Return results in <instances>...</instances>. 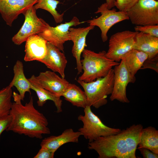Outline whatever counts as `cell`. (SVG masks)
Listing matches in <instances>:
<instances>
[{
    "label": "cell",
    "mask_w": 158,
    "mask_h": 158,
    "mask_svg": "<svg viewBox=\"0 0 158 158\" xmlns=\"http://www.w3.org/2000/svg\"><path fill=\"white\" fill-rule=\"evenodd\" d=\"M12 97L14 102L9 114L11 120L6 131L40 139L42 138L43 134L50 133L48 120L35 107L32 97L25 105L22 104L19 94L13 92Z\"/></svg>",
    "instance_id": "6da1fadb"
},
{
    "label": "cell",
    "mask_w": 158,
    "mask_h": 158,
    "mask_svg": "<svg viewBox=\"0 0 158 158\" xmlns=\"http://www.w3.org/2000/svg\"><path fill=\"white\" fill-rule=\"evenodd\" d=\"M106 53L104 51L96 53L85 49L81 61L83 72L77 80L86 83L93 81L105 76L113 67L119 64L107 58Z\"/></svg>",
    "instance_id": "7a4b0ae2"
},
{
    "label": "cell",
    "mask_w": 158,
    "mask_h": 158,
    "mask_svg": "<svg viewBox=\"0 0 158 158\" xmlns=\"http://www.w3.org/2000/svg\"><path fill=\"white\" fill-rule=\"evenodd\" d=\"M126 132V129L117 134L99 138L89 142L88 148L95 151L99 158H129Z\"/></svg>",
    "instance_id": "3957f363"
},
{
    "label": "cell",
    "mask_w": 158,
    "mask_h": 158,
    "mask_svg": "<svg viewBox=\"0 0 158 158\" xmlns=\"http://www.w3.org/2000/svg\"><path fill=\"white\" fill-rule=\"evenodd\" d=\"M114 69H111L105 76L89 82L77 80L84 89L88 105L96 109L106 105L108 95L111 94L114 82Z\"/></svg>",
    "instance_id": "277c9868"
},
{
    "label": "cell",
    "mask_w": 158,
    "mask_h": 158,
    "mask_svg": "<svg viewBox=\"0 0 158 158\" xmlns=\"http://www.w3.org/2000/svg\"><path fill=\"white\" fill-rule=\"evenodd\" d=\"M84 115H80L78 119L83 123V127L80 128L81 135L92 142L99 138L116 134L121 130L110 127L105 125L99 118L92 111L91 106L87 105L84 109Z\"/></svg>",
    "instance_id": "5b68a950"
},
{
    "label": "cell",
    "mask_w": 158,
    "mask_h": 158,
    "mask_svg": "<svg viewBox=\"0 0 158 158\" xmlns=\"http://www.w3.org/2000/svg\"><path fill=\"white\" fill-rule=\"evenodd\" d=\"M127 13L129 20L136 25H158V1L138 0Z\"/></svg>",
    "instance_id": "8992f818"
},
{
    "label": "cell",
    "mask_w": 158,
    "mask_h": 158,
    "mask_svg": "<svg viewBox=\"0 0 158 158\" xmlns=\"http://www.w3.org/2000/svg\"><path fill=\"white\" fill-rule=\"evenodd\" d=\"M138 32L126 30L112 35L109 40L106 56L116 62L120 61L127 53L133 49Z\"/></svg>",
    "instance_id": "52a82bcc"
},
{
    "label": "cell",
    "mask_w": 158,
    "mask_h": 158,
    "mask_svg": "<svg viewBox=\"0 0 158 158\" xmlns=\"http://www.w3.org/2000/svg\"><path fill=\"white\" fill-rule=\"evenodd\" d=\"M100 13L101 15L97 18L87 21L89 25L97 26L100 29L101 37L103 42L108 39L107 33L109 30L115 24L121 21L129 20L126 12L118 11L116 9H109L106 3L98 8L95 13Z\"/></svg>",
    "instance_id": "ba28073f"
},
{
    "label": "cell",
    "mask_w": 158,
    "mask_h": 158,
    "mask_svg": "<svg viewBox=\"0 0 158 158\" xmlns=\"http://www.w3.org/2000/svg\"><path fill=\"white\" fill-rule=\"evenodd\" d=\"M36 11L33 6L23 13L25 18L24 23L12 39L15 44L20 45L26 42L30 37L41 33L47 27L48 23L42 19L38 17Z\"/></svg>",
    "instance_id": "9c48e42d"
},
{
    "label": "cell",
    "mask_w": 158,
    "mask_h": 158,
    "mask_svg": "<svg viewBox=\"0 0 158 158\" xmlns=\"http://www.w3.org/2000/svg\"><path fill=\"white\" fill-rule=\"evenodd\" d=\"M113 89L110 99L111 101L117 100L123 103H129L126 90L129 83H133L135 79L133 78L125 65L123 58L119 64L114 66Z\"/></svg>",
    "instance_id": "30bf717a"
},
{
    "label": "cell",
    "mask_w": 158,
    "mask_h": 158,
    "mask_svg": "<svg viewBox=\"0 0 158 158\" xmlns=\"http://www.w3.org/2000/svg\"><path fill=\"white\" fill-rule=\"evenodd\" d=\"M85 22H80L77 17L74 16L70 21L61 24L55 27H51L48 24L45 30L38 35L63 52L64 43L70 40V28Z\"/></svg>",
    "instance_id": "8fae6325"
},
{
    "label": "cell",
    "mask_w": 158,
    "mask_h": 158,
    "mask_svg": "<svg viewBox=\"0 0 158 158\" xmlns=\"http://www.w3.org/2000/svg\"><path fill=\"white\" fill-rule=\"evenodd\" d=\"M39 0H0V13L6 24L11 27L19 15Z\"/></svg>",
    "instance_id": "7c38bea8"
},
{
    "label": "cell",
    "mask_w": 158,
    "mask_h": 158,
    "mask_svg": "<svg viewBox=\"0 0 158 158\" xmlns=\"http://www.w3.org/2000/svg\"><path fill=\"white\" fill-rule=\"evenodd\" d=\"M35 77L40 86L60 97L62 96L69 84L65 78L60 77L53 71L41 72Z\"/></svg>",
    "instance_id": "4fadbf2b"
},
{
    "label": "cell",
    "mask_w": 158,
    "mask_h": 158,
    "mask_svg": "<svg viewBox=\"0 0 158 158\" xmlns=\"http://www.w3.org/2000/svg\"><path fill=\"white\" fill-rule=\"evenodd\" d=\"M95 26L92 25L83 28H75L71 27L69 29L70 40L73 42L72 53L75 58L76 68L79 74L83 71L81 63V55L85 47L86 37L89 32L94 29Z\"/></svg>",
    "instance_id": "5bb4252c"
},
{
    "label": "cell",
    "mask_w": 158,
    "mask_h": 158,
    "mask_svg": "<svg viewBox=\"0 0 158 158\" xmlns=\"http://www.w3.org/2000/svg\"><path fill=\"white\" fill-rule=\"evenodd\" d=\"M47 52L40 62L54 72L58 73L63 78H65V70L67 60L64 54L57 47L47 42Z\"/></svg>",
    "instance_id": "9a60e30c"
},
{
    "label": "cell",
    "mask_w": 158,
    "mask_h": 158,
    "mask_svg": "<svg viewBox=\"0 0 158 158\" xmlns=\"http://www.w3.org/2000/svg\"><path fill=\"white\" fill-rule=\"evenodd\" d=\"M47 41L38 34L32 35L26 41L24 60L26 62L39 61L45 56L47 52Z\"/></svg>",
    "instance_id": "2e32d148"
},
{
    "label": "cell",
    "mask_w": 158,
    "mask_h": 158,
    "mask_svg": "<svg viewBox=\"0 0 158 158\" xmlns=\"http://www.w3.org/2000/svg\"><path fill=\"white\" fill-rule=\"evenodd\" d=\"M133 49L146 54L147 59H158V37L138 32Z\"/></svg>",
    "instance_id": "e0dca14e"
},
{
    "label": "cell",
    "mask_w": 158,
    "mask_h": 158,
    "mask_svg": "<svg viewBox=\"0 0 158 158\" xmlns=\"http://www.w3.org/2000/svg\"><path fill=\"white\" fill-rule=\"evenodd\" d=\"M81 135L80 132L74 131L72 128L65 130L60 135H52L43 139L41 147H44L56 152L61 146L69 142L78 143Z\"/></svg>",
    "instance_id": "ac0fdd59"
},
{
    "label": "cell",
    "mask_w": 158,
    "mask_h": 158,
    "mask_svg": "<svg viewBox=\"0 0 158 158\" xmlns=\"http://www.w3.org/2000/svg\"><path fill=\"white\" fill-rule=\"evenodd\" d=\"M35 77V75H33L28 79L30 84L31 89L35 91L37 95L38 99L37 102L38 106L42 107L47 101L50 100L54 102L56 108V112H61L62 101L61 99V97L40 86L36 81Z\"/></svg>",
    "instance_id": "d6986e66"
},
{
    "label": "cell",
    "mask_w": 158,
    "mask_h": 158,
    "mask_svg": "<svg viewBox=\"0 0 158 158\" xmlns=\"http://www.w3.org/2000/svg\"><path fill=\"white\" fill-rule=\"evenodd\" d=\"M13 78L9 85L12 88L15 86L19 92L22 100H23L26 92L30 94V84L24 72L23 65L20 61H17L13 67Z\"/></svg>",
    "instance_id": "ffe728a7"
},
{
    "label": "cell",
    "mask_w": 158,
    "mask_h": 158,
    "mask_svg": "<svg viewBox=\"0 0 158 158\" xmlns=\"http://www.w3.org/2000/svg\"><path fill=\"white\" fill-rule=\"evenodd\" d=\"M145 53L134 49L127 53L123 58L125 65L131 77L135 79V75L141 69L144 62L148 58Z\"/></svg>",
    "instance_id": "44dd1931"
},
{
    "label": "cell",
    "mask_w": 158,
    "mask_h": 158,
    "mask_svg": "<svg viewBox=\"0 0 158 158\" xmlns=\"http://www.w3.org/2000/svg\"><path fill=\"white\" fill-rule=\"evenodd\" d=\"M138 148H145L158 154V130L150 126L142 128Z\"/></svg>",
    "instance_id": "7402d4cb"
},
{
    "label": "cell",
    "mask_w": 158,
    "mask_h": 158,
    "mask_svg": "<svg viewBox=\"0 0 158 158\" xmlns=\"http://www.w3.org/2000/svg\"><path fill=\"white\" fill-rule=\"evenodd\" d=\"M62 96L73 106L85 108L88 105L85 91L76 85L69 83Z\"/></svg>",
    "instance_id": "603a6c76"
},
{
    "label": "cell",
    "mask_w": 158,
    "mask_h": 158,
    "mask_svg": "<svg viewBox=\"0 0 158 158\" xmlns=\"http://www.w3.org/2000/svg\"><path fill=\"white\" fill-rule=\"evenodd\" d=\"M143 126L141 124H134L126 128V140L129 158H136L135 152L140 142Z\"/></svg>",
    "instance_id": "cb8c5ba5"
},
{
    "label": "cell",
    "mask_w": 158,
    "mask_h": 158,
    "mask_svg": "<svg viewBox=\"0 0 158 158\" xmlns=\"http://www.w3.org/2000/svg\"><path fill=\"white\" fill-rule=\"evenodd\" d=\"M60 3V1L57 0H39L34 7L36 10L40 8L47 11L52 16L56 23H59L63 20L64 14V13L60 14L56 10Z\"/></svg>",
    "instance_id": "d4e9b609"
},
{
    "label": "cell",
    "mask_w": 158,
    "mask_h": 158,
    "mask_svg": "<svg viewBox=\"0 0 158 158\" xmlns=\"http://www.w3.org/2000/svg\"><path fill=\"white\" fill-rule=\"evenodd\" d=\"M12 94V87L9 85L0 90V118L9 114Z\"/></svg>",
    "instance_id": "484cf974"
},
{
    "label": "cell",
    "mask_w": 158,
    "mask_h": 158,
    "mask_svg": "<svg viewBox=\"0 0 158 158\" xmlns=\"http://www.w3.org/2000/svg\"><path fill=\"white\" fill-rule=\"evenodd\" d=\"M134 29L136 32H140L158 37V25H136Z\"/></svg>",
    "instance_id": "4316f807"
},
{
    "label": "cell",
    "mask_w": 158,
    "mask_h": 158,
    "mask_svg": "<svg viewBox=\"0 0 158 158\" xmlns=\"http://www.w3.org/2000/svg\"><path fill=\"white\" fill-rule=\"evenodd\" d=\"M138 0H115V6L119 11L127 12Z\"/></svg>",
    "instance_id": "83f0119b"
},
{
    "label": "cell",
    "mask_w": 158,
    "mask_h": 158,
    "mask_svg": "<svg viewBox=\"0 0 158 158\" xmlns=\"http://www.w3.org/2000/svg\"><path fill=\"white\" fill-rule=\"evenodd\" d=\"M55 152L44 147H41L34 158H53Z\"/></svg>",
    "instance_id": "f1b7e54d"
},
{
    "label": "cell",
    "mask_w": 158,
    "mask_h": 158,
    "mask_svg": "<svg viewBox=\"0 0 158 158\" xmlns=\"http://www.w3.org/2000/svg\"><path fill=\"white\" fill-rule=\"evenodd\" d=\"M11 120V118L9 114L0 118V140L1 134L8 127Z\"/></svg>",
    "instance_id": "f546056e"
},
{
    "label": "cell",
    "mask_w": 158,
    "mask_h": 158,
    "mask_svg": "<svg viewBox=\"0 0 158 158\" xmlns=\"http://www.w3.org/2000/svg\"><path fill=\"white\" fill-rule=\"evenodd\" d=\"M158 59L147 60L144 62L141 69L149 68L152 69L157 72H158Z\"/></svg>",
    "instance_id": "4dcf8cb0"
},
{
    "label": "cell",
    "mask_w": 158,
    "mask_h": 158,
    "mask_svg": "<svg viewBox=\"0 0 158 158\" xmlns=\"http://www.w3.org/2000/svg\"><path fill=\"white\" fill-rule=\"evenodd\" d=\"M144 158H158V154L151 151L149 149L143 147L138 148Z\"/></svg>",
    "instance_id": "1f68e13d"
},
{
    "label": "cell",
    "mask_w": 158,
    "mask_h": 158,
    "mask_svg": "<svg viewBox=\"0 0 158 158\" xmlns=\"http://www.w3.org/2000/svg\"><path fill=\"white\" fill-rule=\"evenodd\" d=\"M108 8L110 9L113 8L115 6V0H106Z\"/></svg>",
    "instance_id": "d6a6232c"
},
{
    "label": "cell",
    "mask_w": 158,
    "mask_h": 158,
    "mask_svg": "<svg viewBox=\"0 0 158 158\" xmlns=\"http://www.w3.org/2000/svg\"><path fill=\"white\" fill-rule=\"evenodd\" d=\"M156 0L158 1V0Z\"/></svg>",
    "instance_id": "836d02e7"
}]
</instances>
